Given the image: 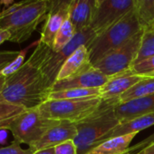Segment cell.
Returning <instances> with one entry per match:
<instances>
[{"label":"cell","mask_w":154,"mask_h":154,"mask_svg":"<svg viewBox=\"0 0 154 154\" xmlns=\"http://www.w3.org/2000/svg\"><path fill=\"white\" fill-rule=\"evenodd\" d=\"M48 15V0H24L0 19V28L10 33V42L21 44L28 40Z\"/></svg>","instance_id":"obj_3"},{"label":"cell","mask_w":154,"mask_h":154,"mask_svg":"<svg viewBox=\"0 0 154 154\" xmlns=\"http://www.w3.org/2000/svg\"><path fill=\"white\" fill-rule=\"evenodd\" d=\"M7 79H8V76H6L2 72H0V94H1V92L4 88Z\"/></svg>","instance_id":"obj_35"},{"label":"cell","mask_w":154,"mask_h":154,"mask_svg":"<svg viewBox=\"0 0 154 154\" xmlns=\"http://www.w3.org/2000/svg\"><path fill=\"white\" fill-rule=\"evenodd\" d=\"M55 154H78L77 146L73 140H66L54 147Z\"/></svg>","instance_id":"obj_28"},{"label":"cell","mask_w":154,"mask_h":154,"mask_svg":"<svg viewBox=\"0 0 154 154\" xmlns=\"http://www.w3.org/2000/svg\"><path fill=\"white\" fill-rule=\"evenodd\" d=\"M10 33L6 29L0 28V45H2L5 41H9Z\"/></svg>","instance_id":"obj_31"},{"label":"cell","mask_w":154,"mask_h":154,"mask_svg":"<svg viewBox=\"0 0 154 154\" xmlns=\"http://www.w3.org/2000/svg\"><path fill=\"white\" fill-rule=\"evenodd\" d=\"M60 121L45 118L38 108L26 110L18 115L10 124L8 130L11 131L14 140L33 147L48 130L58 124Z\"/></svg>","instance_id":"obj_6"},{"label":"cell","mask_w":154,"mask_h":154,"mask_svg":"<svg viewBox=\"0 0 154 154\" xmlns=\"http://www.w3.org/2000/svg\"><path fill=\"white\" fill-rule=\"evenodd\" d=\"M103 1V0H95V4H96V8L99 7L101 5V3Z\"/></svg>","instance_id":"obj_37"},{"label":"cell","mask_w":154,"mask_h":154,"mask_svg":"<svg viewBox=\"0 0 154 154\" xmlns=\"http://www.w3.org/2000/svg\"><path fill=\"white\" fill-rule=\"evenodd\" d=\"M141 26L149 27L154 21V0H133Z\"/></svg>","instance_id":"obj_23"},{"label":"cell","mask_w":154,"mask_h":154,"mask_svg":"<svg viewBox=\"0 0 154 154\" xmlns=\"http://www.w3.org/2000/svg\"><path fill=\"white\" fill-rule=\"evenodd\" d=\"M149 27H152V28H154V21H153V23L151 24V26H149ZM146 28V27H145Z\"/></svg>","instance_id":"obj_39"},{"label":"cell","mask_w":154,"mask_h":154,"mask_svg":"<svg viewBox=\"0 0 154 154\" xmlns=\"http://www.w3.org/2000/svg\"><path fill=\"white\" fill-rule=\"evenodd\" d=\"M17 7V3L16 4H13L12 6H10V7H8L7 9H5V10H3L2 12H0V19H1L3 17H5V16H7V15H8L10 12H12L14 9H15V8Z\"/></svg>","instance_id":"obj_34"},{"label":"cell","mask_w":154,"mask_h":154,"mask_svg":"<svg viewBox=\"0 0 154 154\" xmlns=\"http://www.w3.org/2000/svg\"><path fill=\"white\" fill-rule=\"evenodd\" d=\"M14 2V0H0V4L4 5L5 7H10Z\"/></svg>","instance_id":"obj_36"},{"label":"cell","mask_w":154,"mask_h":154,"mask_svg":"<svg viewBox=\"0 0 154 154\" xmlns=\"http://www.w3.org/2000/svg\"><path fill=\"white\" fill-rule=\"evenodd\" d=\"M143 31L144 28L124 44L104 55L94 66L108 77L130 70L138 55Z\"/></svg>","instance_id":"obj_7"},{"label":"cell","mask_w":154,"mask_h":154,"mask_svg":"<svg viewBox=\"0 0 154 154\" xmlns=\"http://www.w3.org/2000/svg\"><path fill=\"white\" fill-rule=\"evenodd\" d=\"M35 150L36 149L34 147L23 149L19 142L14 140L8 146L0 148V154H34Z\"/></svg>","instance_id":"obj_25"},{"label":"cell","mask_w":154,"mask_h":154,"mask_svg":"<svg viewBox=\"0 0 154 154\" xmlns=\"http://www.w3.org/2000/svg\"><path fill=\"white\" fill-rule=\"evenodd\" d=\"M131 70L136 74L142 75V76H145L149 73L154 72V56L132 66Z\"/></svg>","instance_id":"obj_26"},{"label":"cell","mask_w":154,"mask_h":154,"mask_svg":"<svg viewBox=\"0 0 154 154\" xmlns=\"http://www.w3.org/2000/svg\"><path fill=\"white\" fill-rule=\"evenodd\" d=\"M132 154H133V153H132Z\"/></svg>","instance_id":"obj_40"},{"label":"cell","mask_w":154,"mask_h":154,"mask_svg":"<svg viewBox=\"0 0 154 154\" xmlns=\"http://www.w3.org/2000/svg\"><path fill=\"white\" fill-rule=\"evenodd\" d=\"M95 36L96 34L91 27H89L83 31L77 32L74 37L61 50L54 52L53 51V49H51L49 51L46 58L43 63L42 70L49 85H51V88L56 82L58 72L63 64L64 63V62L68 59V57L72 54H73L80 46H87L94 39Z\"/></svg>","instance_id":"obj_8"},{"label":"cell","mask_w":154,"mask_h":154,"mask_svg":"<svg viewBox=\"0 0 154 154\" xmlns=\"http://www.w3.org/2000/svg\"><path fill=\"white\" fill-rule=\"evenodd\" d=\"M68 10H61L54 13H48L45 19V23L41 32L40 42L46 45L49 47H53L54 39L59 32L63 22L68 18Z\"/></svg>","instance_id":"obj_18"},{"label":"cell","mask_w":154,"mask_h":154,"mask_svg":"<svg viewBox=\"0 0 154 154\" xmlns=\"http://www.w3.org/2000/svg\"><path fill=\"white\" fill-rule=\"evenodd\" d=\"M154 94V77H145L130 90L124 93L120 98V103H126L128 101Z\"/></svg>","instance_id":"obj_19"},{"label":"cell","mask_w":154,"mask_h":154,"mask_svg":"<svg viewBox=\"0 0 154 154\" xmlns=\"http://www.w3.org/2000/svg\"><path fill=\"white\" fill-rule=\"evenodd\" d=\"M19 54V51H0V72L12 63Z\"/></svg>","instance_id":"obj_27"},{"label":"cell","mask_w":154,"mask_h":154,"mask_svg":"<svg viewBox=\"0 0 154 154\" xmlns=\"http://www.w3.org/2000/svg\"><path fill=\"white\" fill-rule=\"evenodd\" d=\"M74 0H48V13L68 10Z\"/></svg>","instance_id":"obj_29"},{"label":"cell","mask_w":154,"mask_h":154,"mask_svg":"<svg viewBox=\"0 0 154 154\" xmlns=\"http://www.w3.org/2000/svg\"><path fill=\"white\" fill-rule=\"evenodd\" d=\"M142 28L144 27L134 9L102 34L96 35L86 46L92 64L94 65L104 55L124 44Z\"/></svg>","instance_id":"obj_4"},{"label":"cell","mask_w":154,"mask_h":154,"mask_svg":"<svg viewBox=\"0 0 154 154\" xmlns=\"http://www.w3.org/2000/svg\"><path fill=\"white\" fill-rule=\"evenodd\" d=\"M143 78L144 76L136 74L131 68L125 72L112 75L100 88V97L102 100L119 99L124 93Z\"/></svg>","instance_id":"obj_10"},{"label":"cell","mask_w":154,"mask_h":154,"mask_svg":"<svg viewBox=\"0 0 154 154\" xmlns=\"http://www.w3.org/2000/svg\"><path fill=\"white\" fill-rule=\"evenodd\" d=\"M152 142H154V133H152V134L149 135V137L143 139L141 141L136 143L135 145L130 147L128 153H129V154H132V152H134L135 150H138V149L140 150V149H142L143 148L147 147L149 144H150V143H152Z\"/></svg>","instance_id":"obj_30"},{"label":"cell","mask_w":154,"mask_h":154,"mask_svg":"<svg viewBox=\"0 0 154 154\" xmlns=\"http://www.w3.org/2000/svg\"><path fill=\"white\" fill-rule=\"evenodd\" d=\"M108 78V76L93 65L90 70L81 74L56 81L51 88V93L73 88H101L107 82Z\"/></svg>","instance_id":"obj_11"},{"label":"cell","mask_w":154,"mask_h":154,"mask_svg":"<svg viewBox=\"0 0 154 154\" xmlns=\"http://www.w3.org/2000/svg\"><path fill=\"white\" fill-rule=\"evenodd\" d=\"M95 9V0H74L72 2L68 9V18L75 27L76 33L91 27Z\"/></svg>","instance_id":"obj_15"},{"label":"cell","mask_w":154,"mask_h":154,"mask_svg":"<svg viewBox=\"0 0 154 154\" xmlns=\"http://www.w3.org/2000/svg\"><path fill=\"white\" fill-rule=\"evenodd\" d=\"M100 96V88H73L59 92H52L48 100L83 99Z\"/></svg>","instance_id":"obj_20"},{"label":"cell","mask_w":154,"mask_h":154,"mask_svg":"<svg viewBox=\"0 0 154 154\" xmlns=\"http://www.w3.org/2000/svg\"><path fill=\"white\" fill-rule=\"evenodd\" d=\"M102 101L100 96L83 99L47 100L38 107V110L45 118L76 123L91 115L100 106Z\"/></svg>","instance_id":"obj_5"},{"label":"cell","mask_w":154,"mask_h":154,"mask_svg":"<svg viewBox=\"0 0 154 154\" xmlns=\"http://www.w3.org/2000/svg\"><path fill=\"white\" fill-rule=\"evenodd\" d=\"M26 111L22 106L0 102V130H8L12 122Z\"/></svg>","instance_id":"obj_22"},{"label":"cell","mask_w":154,"mask_h":154,"mask_svg":"<svg viewBox=\"0 0 154 154\" xmlns=\"http://www.w3.org/2000/svg\"><path fill=\"white\" fill-rule=\"evenodd\" d=\"M34 154H55L54 147L51 148H45L42 149H37L34 152Z\"/></svg>","instance_id":"obj_33"},{"label":"cell","mask_w":154,"mask_h":154,"mask_svg":"<svg viewBox=\"0 0 154 154\" xmlns=\"http://www.w3.org/2000/svg\"><path fill=\"white\" fill-rule=\"evenodd\" d=\"M51 49L38 40L31 56L8 76L0 94V102L30 110L38 108L49 99L51 85L43 72L42 65Z\"/></svg>","instance_id":"obj_1"},{"label":"cell","mask_w":154,"mask_h":154,"mask_svg":"<svg viewBox=\"0 0 154 154\" xmlns=\"http://www.w3.org/2000/svg\"><path fill=\"white\" fill-rule=\"evenodd\" d=\"M93 67L90 60V54L86 45H82L72 54L61 67L56 81L71 78L81 74Z\"/></svg>","instance_id":"obj_14"},{"label":"cell","mask_w":154,"mask_h":154,"mask_svg":"<svg viewBox=\"0 0 154 154\" xmlns=\"http://www.w3.org/2000/svg\"><path fill=\"white\" fill-rule=\"evenodd\" d=\"M136 154H154V142L149 144L147 147L139 150V152Z\"/></svg>","instance_id":"obj_32"},{"label":"cell","mask_w":154,"mask_h":154,"mask_svg":"<svg viewBox=\"0 0 154 154\" xmlns=\"http://www.w3.org/2000/svg\"><path fill=\"white\" fill-rule=\"evenodd\" d=\"M154 56V28L146 27L144 28L141 43L138 55L133 63V65H136L150 57Z\"/></svg>","instance_id":"obj_21"},{"label":"cell","mask_w":154,"mask_h":154,"mask_svg":"<svg viewBox=\"0 0 154 154\" xmlns=\"http://www.w3.org/2000/svg\"><path fill=\"white\" fill-rule=\"evenodd\" d=\"M134 9L133 0H103L95 9L91 28L98 35Z\"/></svg>","instance_id":"obj_9"},{"label":"cell","mask_w":154,"mask_h":154,"mask_svg":"<svg viewBox=\"0 0 154 154\" xmlns=\"http://www.w3.org/2000/svg\"><path fill=\"white\" fill-rule=\"evenodd\" d=\"M152 125H154V112L138 116V117L133 118L126 122L118 124L115 128H113L106 135H104L95 145H97L106 140L114 138V137L131 134V133H138L139 131L145 130Z\"/></svg>","instance_id":"obj_16"},{"label":"cell","mask_w":154,"mask_h":154,"mask_svg":"<svg viewBox=\"0 0 154 154\" xmlns=\"http://www.w3.org/2000/svg\"><path fill=\"white\" fill-rule=\"evenodd\" d=\"M145 77H154V72H151V73H149L147 75H145Z\"/></svg>","instance_id":"obj_38"},{"label":"cell","mask_w":154,"mask_h":154,"mask_svg":"<svg viewBox=\"0 0 154 154\" xmlns=\"http://www.w3.org/2000/svg\"><path fill=\"white\" fill-rule=\"evenodd\" d=\"M77 136L76 125L68 121H60L58 124L46 131L42 139L33 147L37 149L55 147L66 140H74Z\"/></svg>","instance_id":"obj_13"},{"label":"cell","mask_w":154,"mask_h":154,"mask_svg":"<svg viewBox=\"0 0 154 154\" xmlns=\"http://www.w3.org/2000/svg\"><path fill=\"white\" fill-rule=\"evenodd\" d=\"M151 112H154V94L120 103L115 107V113L120 123Z\"/></svg>","instance_id":"obj_12"},{"label":"cell","mask_w":154,"mask_h":154,"mask_svg":"<svg viewBox=\"0 0 154 154\" xmlns=\"http://www.w3.org/2000/svg\"><path fill=\"white\" fill-rule=\"evenodd\" d=\"M75 34H76L75 27L73 26V25L72 24L70 19L67 18L63 22L59 32L56 35L54 45L52 47L53 51L57 52V51L61 50L63 46H65L74 37Z\"/></svg>","instance_id":"obj_24"},{"label":"cell","mask_w":154,"mask_h":154,"mask_svg":"<svg viewBox=\"0 0 154 154\" xmlns=\"http://www.w3.org/2000/svg\"><path fill=\"white\" fill-rule=\"evenodd\" d=\"M118 103L119 99L103 100L91 115L75 123L77 136L73 140L78 154H86L104 135L120 124L115 113Z\"/></svg>","instance_id":"obj_2"},{"label":"cell","mask_w":154,"mask_h":154,"mask_svg":"<svg viewBox=\"0 0 154 154\" xmlns=\"http://www.w3.org/2000/svg\"><path fill=\"white\" fill-rule=\"evenodd\" d=\"M137 133H131L106 140L93 147L86 154H129L130 144Z\"/></svg>","instance_id":"obj_17"}]
</instances>
